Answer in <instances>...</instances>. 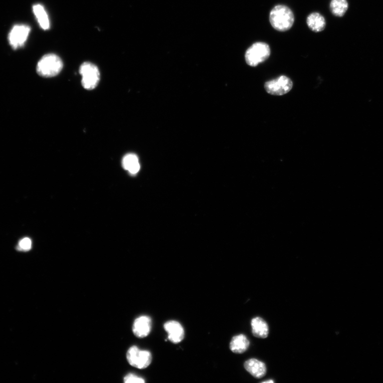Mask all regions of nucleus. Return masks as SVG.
<instances>
[{
	"mask_svg": "<svg viewBox=\"0 0 383 383\" xmlns=\"http://www.w3.org/2000/svg\"><path fill=\"white\" fill-rule=\"evenodd\" d=\"M307 23L309 28L316 32L323 31L326 27L324 17L317 12L309 14L307 17Z\"/></svg>",
	"mask_w": 383,
	"mask_h": 383,
	"instance_id": "nucleus-13",
	"label": "nucleus"
},
{
	"mask_svg": "<svg viewBox=\"0 0 383 383\" xmlns=\"http://www.w3.org/2000/svg\"><path fill=\"white\" fill-rule=\"evenodd\" d=\"M270 20L273 27L277 30H289L295 21L294 14L289 7L284 5L275 6L270 12Z\"/></svg>",
	"mask_w": 383,
	"mask_h": 383,
	"instance_id": "nucleus-1",
	"label": "nucleus"
},
{
	"mask_svg": "<svg viewBox=\"0 0 383 383\" xmlns=\"http://www.w3.org/2000/svg\"><path fill=\"white\" fill-rule=\"evenodd\" d=\"M263 383H274V381L271 380L270 381H267L263 382Z\"/></svg>",
	"mask_w": 383,
	"mask_h": 383,
	"instance_id": "nucleus-19",
	"label": "nucleus"
},
{
	"mask_svg": "<svg viewBox=\"0 0 383 383\" xmlns=\"http://www.w3.org/2000/svg\"><path fill=\"white\" fill-rule=\"evenodd\" d=\"M30 31L29 26L26 25L14 26L10 32L9 42L14 49H17L25 43Z\"/></svg>",
	"mask_w": 383,
	"mask_h": 383,
	"instance_id": "nucleus-7",
	"label": "nucleus"
},
{
	"mask_svg": "<svg viewBox=\"0 0 383 383\" xmlns=\"http://www.w3.org/2000/svg\"><path fill=\"white\" fill-rule=\"evenodd\" d=\"M252 332L253 335L261 339L266 338L269 334L267 323L262 318L256 317L251 321Z\"/></svg>",
	"mask_w": 383,
	"mask_h": 383,
	"instance_id": "nucleus-11",
	"label": "nucleus"
},
{
	"mask_svg": "<svg viewBox=\"0 0 383 383\" xmlns=\"http://www.w3.org/2000/svg\"><path fill=\"white\" fill-rule=\"evenodd\" d=\"M332 13L337 17H342L348 9V3L347 0H332L330 3Z\"/></svg>",
	"mask_w": 383,
	"mask_h": 383,
	"instance_id": "nucleus-16",
	"label": "nucleus"
},
{
	"mask_svg": "<svg viewBox=\"0 0 383 383\" xmlns=\"http://www.w3.org/2000/svg\"><path fill=\"white\" fill-rule=\"evenodd\" d=\"M152 320L148 316L137 318L133 325V332L138 338H144L149 335L152 329Z\"/></svg>",
	"mask_w": 383,
	"mask_h": 383,
	"instance_id": "nucleus-8",
	"label": "nucleus"
},
{
	"mask_svg": "<svg viewBox=\"0 0 383 383\" xmlns=\"http://www.w3.org/2000/svg\"><path fill=\"white\" fill-rule=\"evenodd\" d=\"M293 87L292 81L285 76L267 81L265 84L266 92L273 95H283L289 92Z\"/></svg>",
	"mask_w": 383,
	"mask_h": 383,
	"instance_id": "nucleus-6",
	"label": "nucleus"
},
{
	"mask_svg": "<svg viewBox=\"0 0 383 383\" xmlns=\"http://www.w3.org/2000/svg\"><path fill=\"white\" fill-rule=\"evenodd\" d=\"M79 73L82 76L81 84L84 88L91 90L98 85L100 74L95 64L89 62L83 63L80 67Z\"/></svg>",
	"mask_w": 383,
	"mask_h": 383,
	"instance_id": "nucleus-4",
	"label": "nucleus"
},
{
	"mask_svg": "<svg viewBox=\"0 0 383 383\" xmlns=\"http://www.w3.org/2000/svg\"><path fill=\"white\" fill-rule=\"evenodd\" d=\"M249 346L250 342L247 337L240 334L232 338L230 347L233 353L241 354L247 351Z\"/></svg>",
	"mask_w": 383,
	"mask_h": 383,
	"instance_id": "nucleus-12",
	"label": "nucleus"
},
{
	"mask_svg": "<svg viewBox=\"0 0 383 383\" xmlns=\"http://www.w3.org/2000/svg\"><path fill=\"white\" fill-rule=\"evenodd\" d=\"M124 381L125 383H144L145 382L143 378L138 377L133 374L127 375L124 379Z\"/></svg>",
	"mask_w": 383,
	"mask_h": 383,
	"instance_id": "nucleus-18",
	"label": "nucleus"
},
{
	"mask_svg": "<svg viewBox=\"0 0 383 383\" xmlns=\"http://www.w3.org/2000/svg\"><path fill=\"white\" fill-rule=\"evenodd\" d=\"M124 168L128 170L130 174H137L140 169L139 160L136 154L129 153L126 155L122 161Z\"/></svg>",
	"mask_w": 383,
	"mask_h": 383,
	"instance_id": "nucleus-14",
	"label": "nucleus"
},
{
	"mask_svg": "<svg viewBox=\"0 0 383 383\" xmlns=\"http://www.w3.org/2000/svg\"><path fill=\"white\" fill-rule=\"evenodd\" d=\"M126 358L130 365L140 370L147 368L152 361V356L150 352L141 350L135 346L128 349Z\"/></svg>",
	"mask_w": 383,
	"mask_h": 383,
	"instance_id": "nucleus-5",
	"label": "nucleus"
},
{
	"mask_svg": "<svg viewBox=\"0 0 383 383\" xmlns=\"http://www.w3.org/2000/svg\"><path fill=\"white\" fill-rule=\"evenodd\" d=\"M244 368L251 376L257 379L263 378L267 372L266 365L256 359H250L246 361L244 363Z\"/></svg>",
	"mask_w": 383,
	"mask_h": 383,
	"instance_id": "nucleus-10",
	"label": "nucleus"
},
{
	"mask_svg": "<svg viewBox=\"0 0 383 383\" xmlns=\"http://www.w3.org/2000/svg\"><path fill=\"white\" fill-rule=\"evenodd\" d=\"M164 329L168 333V338L172 343L177 344L183 341L185 332L182 325L175 321L166 322L164 326Z\"/></svg>",
	"mask_w": 383,
	"mask_h": 383,
	"instance_id": "nucleus-9",
	"label": "nucleus"
},
{
	"mask_svg": "<svg viewBox=\"0 0 383 383\" xmlns=\"http://www.w3.org/2000/svg\"><path fill=\"white\" fill-rule=\"evenodd\" d=\"M31 248V241L29 238H25L20 240L16 249L19 251H28Z\"/></svg>",
	"mask_w": 383,
	"mask_h": 383,
	"instance_id": "nucleus-17",
	"label": "nucleus"
},
{
	"mask_svg": "<svg viewBox=\"0 0 383 383\" xmlns=\"http://www.w3.org/2000/svg\"><path fill=\"white\" fill-rule=\"evenodd\" d=\"M271 55L270 46L264 42H257L251 45L247 50L245 58L248 64L256 67L265 61Z\"/></svg>",
	"mask_w": 383,
	"mask_h": 383,
	"instance_id": "nucleus-3",
	"label": "nucleus"
},
{
	"mask_svg": "<svg viewBox=\"0 0 383 383\" xmlns=\"http://www.w3.org/2000/svg\"><path fill=\"white\" fill-rule=\"evenodd\" d=\"M32 11H33L40 27L44 30L49 29L50 27V20L44 6L39 4H35L32 6Z\"/></svg>",
	"mask_w": 383,
	"mask_h": 383,
	"instance_id": "nucleus-15",
	"label": "nucleus"
},
{
	"mask_svg": "<svg viewBox=\"0 0 383 383\" xmlns=\"http://www.w3.org/2000/svg\"><path fill=\"white\" fill-rule=\"evenodd\" d=\"M63 68V62L60 57L55 54L44 55L38 61L36 70L38 74L44 77H52L58 75Z\"/></svg>",
	"mask_w": 383,
	"mask_h": 383,
	"instance_id": "nucleus-2",
	"label": "nucleus"
}]
</instances>
